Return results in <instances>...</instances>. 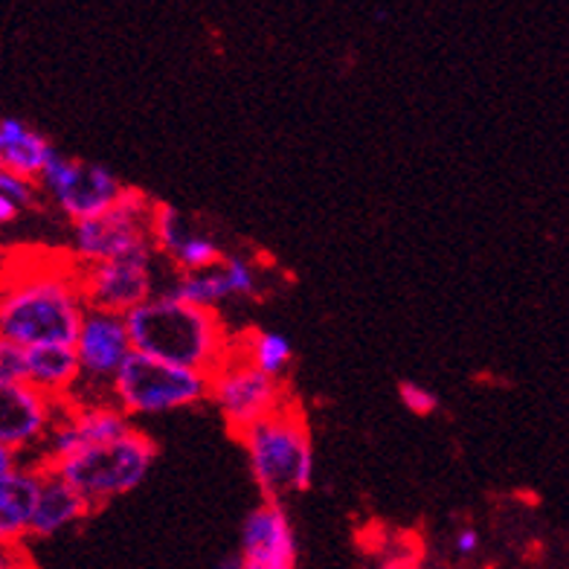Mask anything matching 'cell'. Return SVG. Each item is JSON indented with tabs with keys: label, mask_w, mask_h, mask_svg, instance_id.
I'll use <instances>...</instances> for the list:
<instances>
[{
	"label": "cell",
	"mask_w": 569,
	"mask_h": 569,
	"mask_svg": "<svg viewBox=\"0 0 569 569\" xmlns=\"http://www.w3.org/2000/svg\"><path fill=\"white\" fill-rule=\"evenodd\" d=\"M84 311L79 264L70 253L0 262V338L18 346L73 343Z\"/></svg>",
	"instance_id": "obj_1"
},
{
	"label": "cell",
	"mask_w": 569,
	"mask_h": 569,
	"mask_svg": "<svg viewBox=\"0 0 569 569\" xmlns=\"http://www.w3.org/2000/svg\"><path fill=\"white\" fill-rule=\"evenodd\" d=\"M131 349L210 375L232 349V331L218 308H201L172 291H154L126 315Z\"/></svg>",
	"instance_id": "obj_2"
},
{
	"label": "cell",
	"mask_w": 569,
	"mask_h": 569,
	"mask_svg": "<svg viewBox=\"0 0 569 569\" xmlns=\"http://www.w3.org/2000/svg\"><path fill=\"white\" fill-rule=\"evenodd\" d=\"M250 473L264 500L302 495L315 482V445L306 412L291 398L273 412L239 430Z\"/></svg>",
	"instance_id": "obj_3"
},
{
	"label": "cell",
	"mask_w": 569,
	"mask_h": 569,
	"mask_svg": "<svg viewBox=\"0 0 569 569\" xmlns=\"http://www.w3.org/2000/svg\"><path fill=\"white\" fill-rule=\"evenodd\" d=\"M154 459H158L154 439L131 425L126 433L76 450L70 457L44 465V468L59 473L61 480L88 502V509L97 511L111 500H120L140 488L149 477Z\"/></svg>",
	"instance_id": "obj_4"
},
{
	"label": "cell",
	"mask_w": 569,
	"mask_h": 569,
	"mask_svg": "<svg viewBox=\"0 0 569 569\" xmlns=\"http://www.w3.org/2000/svg\"><path fill=\"white\" fill-rule=\"evenodd\" d=\"M207 396H210V375L142 352L128 355L108 383V398L131 421L201 407Z\"/></svg>",
	"instance_id": "obj_5"
},
{
	"label": "cell",
	"mask_w": 569,
	"mask_h": 569,
	"mask_svg": "<svg viewBox=\"0 0 569 569\" xmlns=\"http://www.w3.org/2000/svg\"><path fill=\"white\" fill-rule=\"evenodd\" d=\"M151 201L140 189L126 187L122 198L106 212L76 221L73 241H70V259L79 268L113 259V256L134 253V250L151 248L149 239V216Z\"/></svg>",
	"instance_id": "obj_6"
},
{
	"label": "cell",
	"mask_w": 569,
	"mask_h": 569,
	"mask_svg": "<svg viewBox=\"0 0 569 569\" xmlns=\"http://www.w3.org/2000/svg\"><path fill=\"white\" fill-rule=\"evenodd\" d=\"M36 183L38 192L50 198L56 210L68 216L73 224L106 212L126 192V183L108 166L70 158V154H61L59 149L47 160Z\"/></svg>",
	"instance_id": "obj_7"
},
{
	"label": "cell",
	"mask_w": 569,
	"mask_h": 569,
	"mask_svg": "<svg viewBox=\"0 0 569 569\" xmlns=\"http://www.w3.org/2000/svg\"><path fill=\"white\" fill-rule=\"evenodd\" d=\"M207 401L218 407L232 433H239L256 419L282 407L288 401V390H284V381L259 372L248 358L230 349V355L210 372Z\"/></svg>",
	"instance_id": "obj_8"
},
{
	"label": "cell",
	"mask_w": 569,
	"mask_h": 569,
	"mask_svg": "<svg viewBox=\"0 0 569 569\" xmlns=\"http://www.w3.org/2000/svg\"><path fill=\"white\" fill-rule=\"evenodd\" d=\"M73 352L79 358L82 381L76 387V401H102L99 390L108 396V383L122 367V360L134 352L126 329V315H113L102 308H88L76 331Z\"/></svg>",
	"instance_id": "obj_9"
},
{
	"label": "cell",
	"mask_w": 569,
	"mask_h": 569,
	"mask_svg": "<svg viewBox=\"0 0 569 569\" xmlns=\"http://www.w3.org/2000/svg\"><path fill=\"white\" fill-rule=\"evenodd\" d=\"M154 248L134 250L106 259V262L79 268V282L88 308H102L113 315H128L158 291V270H154Z\"/></svg>",
	"instance_id": "obj_10"
},
{
	"label": "cell",
	"mask_w": 569,
	"mask_h": 569,
	"mask_svg": "<svg viewBox=\"0 0 569 569\" xmlns=\"http://www.w3.org/2000/svg\"><path fill=\"white\" fill-rule=\"evenodd\" d=\"M128 427H131V419L108 398H102V401L68 398V401H59V412H56L53 425L47 430L44 442L32 457V462H59V459L76 453V450L108 442L113 436L126 433Z\"/></svg>",
	"instance_id": "obj_11"
},
{
	"label": "cell",
	"mask_w": 569,
	"mask_h": 569,
	"mask_svg": "<svg viewBox=\"0 0 569 569\" xmlns=\"http://www.w3.org/2000/svg\"><path fill=\"white\" fill-rule=\"evenodd\" d=\"M59 401L30 387L27 381L0 378V442L21 453L36 457L47 430L53 425Z\"/></svg>",
	"instance_id": "obj_12"
},
{
	"label": "cell",
	"mask_w": 569,
	"mask_h": 569,
	"mask_svg": "<svg viewBox=\"0 0 569 569\" xmlns=\"http://www.w3.org/2000/svg\"><path fill=\"white\" fill-rule=\"evenodd\" d=\"M169 291L201 308H221L230 300H248L262 291L259 270L244 256H221V262L203 270L174 273Z\"/></svg>",
	"instance_id": "obj_13"
},
{
	"label": "cell",
	"mask_w": 569,
	"mask_h": 569,
	"mask_svg": "<svg viewBox=\"0 0 569 569\" xmlns=\"http://www.w3.org/2000/svg\"><path fill=\"white\" fill-rule=\"evenodd\" d=\"M297 538L288 511L279 500L256 506L241 529V561L248 563H293Z\"/></svg>",
	"instance_id": "obj_14"
},
{
	"label": "cell",
	"mask_w": 569,
	"mask_h": 569,
	"mask_svg": "<svg viewBox=\"0 0 569 569\" xmlns=\"http://www.w3.org/2000/svg\"><path fill=\"white\" fill-rule=\"evenodd\" d=\"M38 486H41V465L32 459L0 473V549L18 547L30 535Z\"/></svg>",
	"instance_id": "obj_15"
},
{
	"label": "cell",
	"mask_w": 569,
	"mask_h": 569,
	"mask_svg": "<svg viewBox=\"0 0 569 569\" xmlns=\"http://www.w3.org/2000/svg\"><path fill=\"white\" fill-rule=\"evenodd\" d=\"M23 381L56 401L73 398L76 387L82 381L73 343L23 346Z\"/></svg>",
	"instance_id": "obj_16"
},
{
	"label": "cell",
	"mask_w": 569,
	"mask_h": 569,
	"mask_svg": "<svg viewBox=\"0 0 569 569\" xmlns=\"http://www.w3.org/2000/svg\"><path fill=\"white\" fill-rule=\"evenodd\" d=\"M88 515V502L76 495L59 473L41 465V486H38L36 509H32L30 535L27 538H53V535L64 532V529L76 526Z\"/></svg>",
	"instance_id": "obj_17"
},
{
	"label": "cell",
	"mask_w": 569,
	"mask_h": 569,
	"mask_svg": "<svg viewBox=\"0 0 569 569\" xmlns=\"http://www.w3.org/2000/svg\"><path fill=\"white\" fill-rule=\"evenodd\" d=\"M56 146L18 117H0V166L21 178L38 180Z\"/></svg>",
	"instance_id": "obj_18"
},
{
	"label": "cell",
	"mask_w": 569,
	"mask_h": 569,
	"mask_svg": "<svg viewBox=\"0 0 569 569\" xmlns=\"http://www.w3.org/2000/svg\"><path fill=\"white\" fill-rule=\"evenodd\" d=\"M232 349L248 358L259 372L284 381L291 372L293 363V343L282 331H268V329H250L244 335H232Z\"/></svg>",
	"instance_id": "obj_19"
},
{
	"label": "cell",
	"mask_w": 569,
	"mask_h": 569,
	"mask_svg": "<svg viewBox=\"0 0 569 569\" xmlns=\"http://www.w3.org/2000/svg\"><path fill=\"white\" fill-rule=\"evenodd\" d=\"M221 256H224V250H221V244L212 239L210 232L198 230L192 224L187 230V236L166 253V259L172 262L174 273H189V270L212 268V264L221 262Z\"/></svg>",
	"instance_id": "obj_20"
},
{
	"label": "cell",
	"mask_w": 569,
	"mask_h": 569,
	"mask_svg": "<svg viewBox=\"0 0 569 569\" xmlns=\"http://www.w3.org/2000/svg\"><path fill=\"white\" fill-rule=\"evenodd\" d=\"M398 398L412 416H433L439 410V396L430 387L419 381H401L398 383Z\"/></svg>",
	"instance_id": "obj_21"
},
{
	"label": "cell",
	"mask_w": 569,
	"mask_h": 569,
	"mask_svg": "<svg viewBox=\"0 0 569 569\" xmlns=\"http://www.w3.org/2000/svg\"><path fill=\"white\" fill-rule=\"evenodd\" d=\"M0 196L12 198L16 203H21L23 210H32L38 203V198H41V192H38L36 180L21 178V174L9 172V169L0 166Z\"/></svg>",
	"instance_id": "obj_22"
},
{
	"label": "cell",
	"mask_w": 569,
	"mask_h": 569,
	"mask_svg": "<svg viewBox=\"0 0 569 569\" xmlns=\"http://www.w3.org/2000/svg\"><path fill=\"white\" fill-rule=\"evenodd\" d=\"M0 378L23 381V346L0 338Z\"/></svg>",
	"instance_id": "obj_23"
},
{
	"label": "cell",
	"mask_w": 569,
	"mask_h": 569,
	"mask_svg": "<svg viewBox=\"0 0 569 569\" xmlns=\"http://www.w3.org/2000/svg\"><path fill=\"white\" fill-rule=\"evenodd\" d=\"M477 549H480V532H477V529H471V526L459 529L457 538H453V552H457L459 558H471Z\"/></svg>",
	"instance_id": "obj_24"
},
{
	"label": "cell",
	"mask_w": 569,
	"mask_h": 569,
	"mask_svg": "<svg viewBox=\"0 0 569 569\" xmlns=\"http://www.w3.org/2000/svg\"><path fill=\"white\" fill-rule=\"evenodd\" d=\"M23 212H27V210H23L21 203H16L12 198H7V196H0V227L16 224Z\"/></svg>",
	"instance_id": "obj_25"
},
{
	"label": "cell",
	"mask_w": 569,
	"mask_h": 569,
	"mask_svg": "<svg viewBox=\"0 0 569 569\" xmlns=\"http://www.w3.org/2000/svg\"><path fill=\"white\" fill-rule=\"evenodd\" d=\"M18 462H23V459H21V453H16V450H12V448H7V445L0 442V473L12 471V468H16Z\"/></svg>",
	"instance_id": "obj_26"
},
{
	"label": "cell",
	"mask_w": 569,
	"mask_h": 569,
	"mask_svg": "<svg viewBox=\"0 0 569 569\" xmlns=\"http://www.w3.org/2000/svg\"><path fill=\"white\" fill-rule=\"evenodd\" d=\"M0 569H18V558L12 549H0Z\"/></svg>",
	"instance_id": "obj_27"
},
{
	"label": "cell",
	"mask_w": 569,
	"mask_h": 569,
	"mask_svg": "<svg viewBox=\"0 0 569 569\" xmlns=\"http://www.w3.org/2000/svg\"><path fill=\"white\" fill-rule=\"evenodd\" d=\"M241 569H293V563H248V561H241Z\"/></svg>",
	"instance_id": "obj_28"
},
{
	"label": "cell",
	"mask_w": 569,
	"mask_h": 569,
	"mask_svg": "<svg viewBox=\"0 0 569 569\" xmlns=\"http://www.w3.org/2000/svg\"><path fill=\"white\" fill-rule=\"evenodd\" d=\"M216 569H241V555H232V558H224Z\"/></svg>",
	"instance_id": "obj_29"
},
{
	"label": "cell",
	"mask_w": 569,
	"mask_h": 569,
	"mask_svg": "<svg viewBox=\"0 0 569 569\" xmlns=\"http://www.w3.org/2000/svg\"><path fill=\"white\" fill-rule=\"evenodd\" d=\"M18 569H23V567H21V563H18Z\"/></svg>",
	"instance_id": "obj_30"
}]
</instances>
